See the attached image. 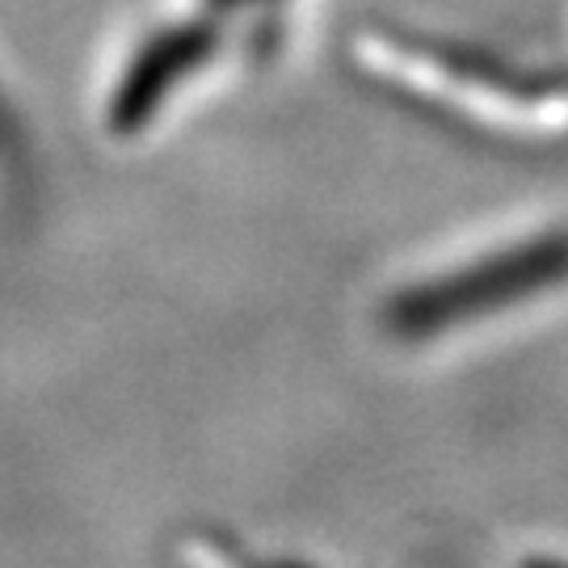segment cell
Returning <instances> with one entry per match:
<instances>
[{"label":"cell","instance_id":"6da1fadb","mask_svg":"<svg viewBox=\"0 0 568 568\" xmlns=\"http://www.w3.org/2000/svg\"><path fill=\"white\" fill-rule=\"evenodd\" d=\"M182 568H286L262 556H248L244 548L232 544H215V539H194L190 548H182Z\"/></svg>","mask_w":568,"mask_h":568}]
</instances>
